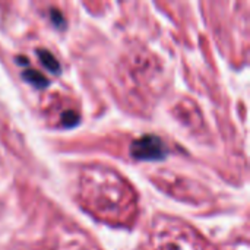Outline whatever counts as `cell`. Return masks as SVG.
Segmentation results:
<instances>
[{
	"label": "cell",
	"instance_id": "obj_1",
	"mask_svg": "<svg viewBox=\"0 0 250 250\" xmlns=\"http://www.w3.org/2000/svg\"><path fill=\"white\" fill-rule=\"evenodd\" d=\"M130 152L136 160L141 161H160L167 155V149L160 138L154 135H145L133 141Z\"/></svg>",
	"mask_w": 250,
	"mask_h": 250
},
{
	"label": "cell",
	"instance_id": "obj_2",
	"mask_svg": "<svg viewBox=\"0 0 250 250\" xmlns=\"http://www.w3.org/2000/svg\"><path fill=\"white\" fill-rule=\"evenodd\" d=\"M23 78L29 82V83H32L34 86H37V88H45L47 85H48V81L45 79V76L44 75H41L40 72H37V70H25L23 72Z\"/></svg>",
	"mask_w": 250,
	"mask_h": 250
},
{
	"label": "cell",
	"instance_id": "obj_4",
	"mask_svg": "<svg viewBox=\"0 0 250 250\" xmlns=\"http://www.w3.org/2000/svg\"><path fill=\"white\" fill-rule=\"evenodd\" d=\"M78 114L75 113V111H72V110H69V111H66L63 116H62V122H63V125L66 126V127H72V126H75V125H78Z\"/></svg>",
	"mask_w": 250,
	"mask_h": 250
},
{
	"label": "cell",
	"instance_id": "obj_3",
	"mask_svg": "<svg viewBox=\"0 0 250 250\" xmlns=\"http://www.w3.org/2000/svg\"><path fill=\"white\" fill-rule=\"evenodd\" d=\"M38 56H40V60L42 62V64H44L48 70H51V72H59V69H60L59 62H57L47 50H38Z\"/></svg>",
	"mask_w": 250,
	"mask_h": 250
}]
</instances>
